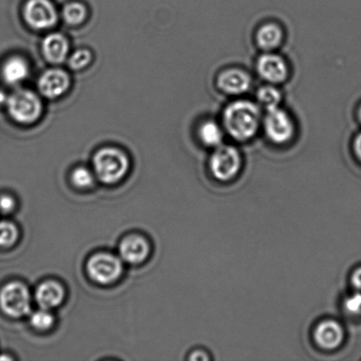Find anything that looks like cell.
<instances>
[{
  "label": "cell",
  "mask_w": 361,
  "mask_h": 361,
  "mask_svg": "<svg viewBox=\"0 0 361 361\" xmlns=\"http://www.w3.org/2000/svg\"><path fill=\"white\" fill-rule=\"evenodd\" d=\"M7 111L14 121L30 125L37 121L42 112L41 99L33 91L19 90L8 95Z\"/></svg>",
  "instance_id": "obj_3"
},
{
  "label": "cell",
  "mask_w": 361,
  "mask_h": 361,
  "mask_svg": "<svg viewBox=\"0 0 361 361\" xmlns=\"http://www.w3.org/2000/svg\"><path fill=\"white\" fill-rule=\"evenodd\" d=\"M190 360H208L209 357L207 353L202 351H197L192 353L190 357Z\"/></svg>",
  "instance_id": "obj_29"
},
{
  "label": "cell",
  "mask_w": 361,
  "mask_h": 361,
  "mask_svg": "<svg viewBox=\"0 0 361 361\" xmlns=\"http://www.w3.org/2000/svg\"><path fill=\"white\" fill-rule=\"evenodd\" d=\"M19 236L18 229L13 223L0 222V247H9L16 243Z\"/></svg>",
  "instance_id": "obj_21"
},
{
  "label": "cell",
  "mask_w": 361,
  "mask_h": 361,
  "mask_svg": "<svg viewBox=\"0 0 361 361\" xmlns=\"http://www.w3.org/2000/svg\"><path fill=\"white\" fill-rule=\"evenodd\" d=\"M353 148H355L357 158L361 161V133L356 136L355 143H353Z\"/></svg>",
  "instance_id": "obj_28"
},
{
  "label": "cell",
  "mask_w": 361,
  "mask_h": 361,
  "mask_svg": "<svg viewBox=\"0 0 361 361\" xmlns=\"http://www.w3.org/2000/svg\"><path fill=\"white\" fill-rule=\"evenodd\" d=\"M72 182L74 185L81 188V189L90 188L94 183V175L90 169L80 167L73 172Z\"/></svg>",
  "instance_id": "obj_23"
},
{
  "label": "cell",
  "mask_w": 361,
  "mask_h": 361,
  "mask_svg": "<svg viewBox=\"0 0 361 361\" xmlns=\"http://www.w3.org/2000/svg\"><path fill=\"white\" fill-rule=\"evenodd\" d=\"M217 84L219 90L225 94L239 95L250 90L251 79L245 71L228 69L219 74Z\"/></svg>",
  "instance_id": "obj_12"
},
{
  "label": "cell",
  "mask_w": 361,
  "mask_h": 361,
  "mask_svg": "<svg viewBox=\"0 0 361 361\" xmlns=\"http://www.w3.org/2000/svg\"><path fill=\"white\" fill-rule=\"evenodd\" d=\"M0 307L10 317H21L30 312V292L20 282H11L0 291Z\"/></svg>",
  "instance_id": "obj_5"
},
{
  "label": "cell",
  "mask_w": 361,
  "mask_h": 361,
  "mask_svg": "<svg viewBox=\"0 0 361 361\" xmlns=\"http://www.w3.org/2000/svg\"><path fill=\"white\" fill-rule=\"evenodd\" d=\"M65 299V290L55 281H46L38 286L35 300L41 309L51 310L59 307Z\"/></svg>",
  "instance_id": "obj_15"
},
{
  "label": "cell",
  "mask_w": 361,
  "mask_h": 361,
  "mask_svg": "<svg viewBox=\"0 0 361 361\" xmlns=\"http://www.w3.org/2000/svg\"><path fill=\"white\" fill-rule=\"evenodd\" d=\"M345 312L350 314H359L361 313V295L358 292L346 297L344 300Z\"/></svg>",
  "instance_id": "obj_25"
},
{
  "label": "cell",
  "mask_w": 361,
  "mask_h": 361,
  "mask_svg": "<svg viewBox=\"0 0 361 361\" xmlns=\"http://www.w3.org/2000/svg\"><path fill=\"white\" fill-rule=\"evenodd\" d=\"M257 72L264 80L271 84L284 82L288 79V63L282 56L271 51L265 52L257 60Z\"/></svg>",
  "instance_id": "obj_9"
},
{
  "label": "cell",
  "mask_w": 361,
  "mask_h": 361,
  "mask_svg": "<svg viewBox=\"0 0 361 361\" xmlns=\"http://www.w3.org/2000/svg\"><path fill=\"white\" fill-rule=\"evenodd\" d=\"M2 77L7 84L16 86L23 82L30 74V66L20 56H12L2 66Z\"/></svg>",
  "instance_id": "obj_16"
},
{
  "label": "cell",
  "mask_w": 361,
  "mask_h": 361,
  "mask_svg": "<svg viewBox=\"0 0 361 361\" xmlns=\"http://www.w3.org/2000/svg\"><path fill=\"white\" fill-rule=\"evenodd\" d=\"M209 167L215 179L229 182L238 176L242 169V157L235 147L221 144L212 153Z\"/></svg>",
  "instance_id": "obj_4"
},
{
  "label": "cell",
  "mask_w": 361,
  "mask_h": 361,
  "mask_svg": "<svg viewBox=\"0 0 361 361\" xmlns=\"http://www.w3.org/2000/svg\"><path fill=\"white\" fill-rule=\"evenodd\" d=\"M359 118H360V122H361V106H360V108L359 109Z\"/></svg>",
  "instance_id": "obj_31"
},
{
  "label": "cell",
  "mask_w": 361,
  "mask_h": 361,
  "mask_svg": "<svg viewBox=\"0 0 361 361\" xmlns=\"http://www.w3.org/2000/svg\"><path fill=\"white\" fill-rule=\"evenodd\" d=\"M70 77L65 71L53 68L46 71L38 80V90L44 97L56 99L69 90Z\"/></svg>",
  "instance_id": "obj_11"
},
{
  "label": "cell",
  "mask_w": 361,
  "mask_h": 361,
  "mask_svg": "<svg viewBox=\"0 0 361 361\" xmlns=\"http://www.w3.org/2000/svg\"><path fill=\"white\" fill-rule=\"evenodd\" d=\"M87 14L86 6L79 2L67 4L63 10V19L66 23L73 25V26L82 23L86 20Z\"/></svg>",
  "instance_id": "obj_19"
},
{
  "label": "cell",
  "mask_w": 361,
  "mask_h": 361,
  "mask_svg": "<svg viewBox=\"0 0 361 361\" xmlns=\"http://www.w3.org/2000/svg\"><path fill=\"white\" fill-rule=\"evenodd\" d=\"M42 48L45 59L53 63H63L69 53L68 41L59 33L48 35L42 41Z\"/></svg>",
  "instance_id": "obj_14"
},
{
  "label": "cell",
  "mask_w": 361,
  "mask_h": 361,
  "mask_svg": "<svg viewBox=\"0 0 361 361\" xmlns=\"http://www.w3.org/2000/svg\"><path fill=\"white\" fill-rule=\"evenodd\" d=\"M261 122L259 106L250 101L233 102L223 114V123L226 133L233 139L242 142L256 136Z\"/></svg>",
  "instance_id": "obj_1"
},
{
  "label": "cell",
  "mask_w": 361,
  "mask_h": 361,
  "mask_svg": "<svg viewBox=\"0 0 361 361\" xmlns=\"http://www.w3.org/2000/svg\"><path fill=\"white\" fill-rule=\"evenodd\" d=\"M94 175L101 182L113 184L122 180L128 172L129 160L123 151L115 147L102 148L94 154Z\"/></svg>",
  "instance_id": "obj_2"
},
{
  "label": "cell",
  "mask_w": 361,
  "mask_h": 361,
  "mask_svg": "<svg viewBox=\"0 0 361 361\" xmlns=\"http://www.w3.org/2000/svg\"><path fill=\"white\" fill-rule=\"evenodd\" d=\"M16 207V201L8 195H2L0 196V212L4 214H8L12 212Z\"/></svg>",
  "instance_id": "obj_26"
},
{
  "label": "cell",
  "mask_w": 361,
  "mask_h": 361,
  "mask_svg": "<svg viewBox=\"0 0 361 361\" xmlns=\"http://www.w3.org/2000/svg\"><path fill=\"white\" fill-rule=\"evenodd\" d=\"M263 126L268 139L275 144L288 143L295 135V123L291 116L279 107L267 109Z\"/></svg>",
  "instance_id": "obj_6"
},
{
  "label": "cell",
  "mask_w": 361,
  "mask_h": 361,
  "mask_svg": "<svg viewBox=\"0 0 361 361\" xmlns=\"http://www.w3.org/2000/svg\"><path fill=\"white\" fill-rule=\"evenodd\" d=\"M149 251V244L143 237L139 235L126 237L119 247L122 259L132 264L142 263L147 259Z\"/></svg>",
  "instance_id": "obj_13"
},
{
  "label": "cell",
  "mask_w": 361,
  "mask_h": 361,
  "mask_svg": "<svg viewBox=\"0 0 361 361\" xmlns=\"http://www.w3.org/2000/svg\"><path fill=\"white\" fill-rule=\"evenodd\" d=\"M25 20L37 30H45L58 23V13L51 0H27L23 9Z\"/></svg>",
  "instance_id": "obj_8"
},
{
  "label": "cell",
  "mask_w": 361,
  "mask_h": 361,
  "mask_svg": "<svg viewBox=\"0 0 361 361\" xmlns=\"http://www.w3.org/2000/svg\"><path fill=\"white\" fill-rule=\"evenodd\" d=\"M87 274L94 282L109 285L118 281L123 272V264L118 257L111 254L94 255L88 261Z\"/></svg>",
  "instance_id": "obj_7"
},
{
  "label": "cell",
  "mask_w": 361,
  "mask_h": 361,
  "mask_svg": "<svg viewBox=\"0 0 361 361\" xmlns=\"http://www.w3.org/2000/svg\"><path fill=\"white\" fill-rule=\"evenodd\" d=\"M91 61V52L88 49H79L70 56L69 66L73 70H81L90 65Z\"/></svg>",
  "instance_id": "obj_24"
},
{
  "label": "cell",
  "mask_w": 361,
  "mask_h": 361,
  "mask_svg": "<svg viewBox=\"0 0 361 361\" xmlns=\"http://www.w3.org/2000/svg\"><path fill=\"white\" fill-rule=\"evenodd\" d=\"M313 338L318 348L332 351L342 345L345 331L338 321L326 319L321 321L314 329Z\"/></svg>",
  "instance_id": "obj_10"
},
{
  "label": "cell",
  "mask_w": 361,
  "mask_h": 361,
  "mask_svg": "<svg viewBox=\"0 0 361 361\" xmlns=\"http://www.w3.org/2000/svg\"><path fill=\"white\" fill-rule=\"evenodd\" d=\"M7 98H8V95H6L2 91H0V105L6 104L7 102Z\"/></svg>",
  "instance_id": "obj_30"
},
{
  "label": "cell",
  "mask_w": 361,
  "mask_h": 361,
  "mask_svg": "<svg viewBox=\"0 0 361 361\" xmlns=\"http://www.w3.org/2000/svg\"><path fill=\"white\" fill-rule=\"evenodd\" d=\"M283 31L281 27L274 23H268L262 26L257 32L256 40L257 45L263 51L269 52L274 51L282 44Z\"/></svg>",
  "instance_id": "obj_17"
},
{
  "label": "cell",
  "mask_w": 361,
  "mask_h": 361,
  "mask_svg": "<svg viewBox=\"0 0 361 361\" xmlns=\"http://www.w3.org/2000/svg\"><path fill=\"white\" fill-rule=\"evenodd\" d=\"M351 282L355 292H358L361 295V268L357 269L356 271H353Z\"/></svg>",
  "instance_id": "obj_27"
},
{
  "label": "cell",
  "mask_w": 361,
  "mask_h": 361,
  "mask_svg": "<svg viewBox=\"0 0 361 361\" xmlns=\"http://www.w3.org/2000/svg\"><path fill=\"white\" fill-rule=\"evenodd\" d=\"M30 323L39 331H46L54 324V317L48 310L42 309L31 314Z\"/></svg>",
  "instance_id": "obj_22"
},
{
  "label": "cell",
  "mask_w": 361,
  "mask_h": 361,
  "mask_svg": "<svg viewBox=\"0 0 361 361\" xmlns=\"http://www.w3.org/2000/svg\"><path fill=\"white\" fill-rule=\"evenodd\" d=\"M257 99L263 107L267 109L279 107L282 95L277 88L274 86L261 87L257 92Z\"/></svg>",
  "instance_id": "obj_20"
},
{
  "label": "cell",
  "mask_w": 361,
  "mask_h": 361,
  "mask_svg": "<svg viewBox=\"0 0 361 361\" xmlns=\"http://www.w3.org/2000/svg\"><path fill=\"white\" fill-rule=\"evenodd\" d=\"M198 136L205 146L216 148L222 144L224 133L217 123L207 121L200 126Z\"/></svg>",
  "instance_id": "obj_18"
}]
</instances>
